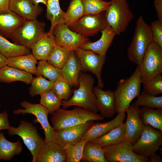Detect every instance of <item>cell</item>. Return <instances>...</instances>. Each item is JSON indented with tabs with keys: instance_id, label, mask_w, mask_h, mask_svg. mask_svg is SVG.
Masks as SVG:
<instances>
[{
	"instance_id": "1",
	"label": "cell",
	"mask_w": 162,
	"mask_h": 162,
	"mask_svg": "<svg viewBox=\"0 0 162 162\" xmlns=\"http://www.w3.org/2000/svg\"><path fill=\"white\" fill-rule=\"evenodd\" d=\"M79 83L78 88L74 90L72 97L67 100H62L63 108L75 106L97 113L96 97L93 91L94 78L90 75L81 71Z\"/></svg>"
},
{
	"instance_id": "2",
	"label": "cell",
	"mask_w": 162,
	"mask_h": 162,
	"mask_svg": "<svg viewBox=\"0 0 162 162\" xmlns=\"http://www.w3.org/2000/svg\"><path fill=\"white\" fill-rule=\"evenodd\" d=\"M100 115L80 107L71 110L60 108L52 114L51 121L55 131L84 123L89 121H101Z\"/></svg>"
},
{
	"instance_id": "3",
	"label": "cell",
	"mask_w": 162,
	"mask_h": 162,
	"mask_svg": "<svg viewBox=\"0 0 162 162\" xmlns=\"http://www.w3.org/2000/svg\"><path fill=\"white\" fill-rule=\"evenodd\" d=\"M141 83L138 66L130 76L119 81L114 91L116 113L125 112L132 100L140 94Z\"/></svg>"
},
{
	"instance_id": "4",
	"label": "cell",
	"mask_w": 162,
	"mask_h": 162,
	"mask_svg": "<svg viewBox=\"0 0 162 162\" xmlns=\"http://www.w3.org/2000/svg\"><path fill=\"white\" fill-rule=\"evenodd\" d=\"M152 41L150 26L146 22L142 16H140L136 21L134 36L127 49L129 59L139 65L146 49Z\"/></svg>"
},
{
	"instance_id": "5",
	"label": "cell",
	"mask_w": 162,
	"mask_h": 162,
	"mask_svg": "<svg viewBox=\"0 0 162 162\" xmlns=\"http://www.w3.org/2000/svg\"><path fill=\"white\" fill-rule=\"evenodd\" d=\"M110 4L105 11L108 25L113 29L116 35L125 31L134 15L125 0H110Z\"/></svg>"
},
{
	"instance_id": "6",
	"label": "cell",
	"mask_w": 162,
	"mask_h": 162,
	"mask_svg": "<svg viewBox=\"0 0 162 162\" xmlns=\"http://www.w3.org/2000/svg\"><path fill=\"white\" fill-rule=\"evenodd\" d=\"M10 136L17 135L23 142L32 155V162H36L38 155L44 142V140L38 133L37 127L25 120L20 121L17 127L11 126L8 130Z\"/></svg>"
},
{
	"instance_id": "7",
	"label": "cell",
	"mask_w": 162,
	"mask_h": 162,
	"mask_svg": "<svg viewBox=\"0 0 162 162\" xmlns=\"http://www.w3.org/2000/svg\"><path fill=\"white\" fill-rule=\"evenodd\" d=\"M142 83L162 72V47L153 41L138 66Z\"/></svg>"
},
{
	"instance_id": "8",
	"label": "cell",
	"mask_w": 162,
	"mask_h": 162,
	"mask_svg": "<svg viewBox=\"0 0 162 162\" xmlns=\"http://www.w3.org/2000/svg\"><path fill=\"white\" fill-rule=\"evenodd\" d=\"M45 23L37 19L26 20L15 31L11 38L13 42L31 49L45 32Z\"/></svg>"
},
{
	"instance_id": "9",
	"label": "cell",
	"mask_w": 162,
	"mask_h": 162,
	"mask_svg": "<svg viewBox=\"0 0 162 162\" xmlns=\"http://www.w3.org/2000/svg\"><path fill=\"white\" fill-rule=\"evenodd\" d=\"M162 145V132L151 126L145 125L140 137L133 144L136 154L148 158L160 149Z\"/></svg>"
},
{
	"instance_id": "10",
	"label": "cell",
	"mask_w": 162,
	"mask_h": 162,
	"mask_svg": "<svg viewBox=\"0 0 162 162\" xmlns=\"http://www.w3.org/2000/svg\"><path fill=\"white\" fill-rule=\"evenodd\" d=\"M107 162H146L148 158L142 156L134 151L133 144L126 140L115 145L103 148Z\"/></svg>"
},
{
	"instance_id": "11",
	"label": "cell",
	"mask_w": 162,
	"mask_h": 162,
	"mask_svg": "<svg viewBox=\"0 0 162 162\" xmlns=\"http://www.w3.org/2000/svg\"><path fill=\"white\" fill-rule=\"evenodd\" d=\"M20 105L23 109L15 110L13 113L15 115L28 113L34 115L36 118V121L40 123L44 130L45 142L54 141L55 131L49 122L48 110L40 103L32 104L26 100L22 101Z\"/></svg>"
},
{
	"instance_id": "12",
	"label": "cell",
	"mask_w": 162,
	"mask_h": 162,
	"mask_svg": "<svg viewBox=\"0 0 162 162\" xmlns=\"http://www.w3.org/2000/svg\"><path fill=\"white\" fill-rule=\"evenodd\" d=\"M105 11L97 14L84 15L68 27L85 37L94 36L107 25Z\"/></svg>"
},
{
	"instance_id": "13",
	"label": "cell",
	"mask_w": 162,
	"mask_h": 162,
	"mask_svg": "<svg viewBox=\"0 0 162 162\" xmlns=\"http://www.w3.org/2000/svg\"><path fill=\"white\" fill-rule=\"evenodd\" d=\"M74 51L83 70L94 74L97 79V87L102 88L104 83L101 74L106 60V55H100L91 50H85L79 48Z\"/></svg>"
},
{
	"instance_id": "14",
	"label": "cell",
	"mask_w": 162,
	"mask_h": 162,
	"mask_svg": "<svg viewBox=\"0 0 162 162\" xmlns=\"http://www.w3.org/2000/svg\"><path fill=\"white\" fill-rule=\"evenodd\" d=\"M52 33L56 45L74 51L82 44L88 41V38L70 29L64 23L56 25Z\"/></svg>"
},
{
	"instance_id": "15",
	"label": "cell",
	"mask_w": 162,
	"mask_h": 162,
	"mask_svg": "<svg viewBox=\"0 0 162 162\" xmlns=\"http://www.w3.org/2000/svg\"><path fill=\"white\" fill-rule=\"evenodd\" d=\"M139 107L130 105L126 110L127 117L124 124L126 140L133 144L140 138L145 125L140 118Z\"/></svg>"
},
{
	"instance_id": "16",
	"label": "cell",
	"mask_w": 162,
	"mask_h": 162,
	"mask_svg": "<svg viewBox=\"0 0 162 162\" xmlns=\"http://www.w3.org/2000/svg\"><path fill=\"white\" fill-rule=\"evenodd\" d=\"M93 123V121H89L82 124L55 131L54 141L62 147L68 144L76 143L80 141L85 132Z\"/></svg>"
},
{
	"instance_id": "17",
	"label": "cell",
	"mask_w": 162,
	"mask_h": 162,
	"mask_svg": "<svg viewBox=\"0 0 162 162\" xmlns=\"http://www.w3.org/2000/svg\"><path fill=\"white\" fill-rule=\"evenodd\" d=\"M126 117L125 112H120L111 121L103 123H94L86 131L80 141H89L104 135L123 122Z\"/></svg>"
},
{
	"instance_id": "18",
	"label": "cell",
	"mask_w": 162,
	"mask_h": 162,
	"mask_svg": "<svg viewBox=\"0 0 162 162\" xmlns=\"http://www.w3.org/2000/svg\"><path fill=\"white\" fill-rule=\"evenodd\" d=\"M93 91L100 115L104 118H112L116 113L114 92L109 90L104 91L97 86L93 87Z\"/></svg>"
},
{
	"instance_id": "19",
	"label": "cell",
	"mask_w": 162,
	"mask_h": 162,
	"mask_svg": "<svg viewBox=\"0 0 162 162\" xmlns=\"http://www.w3.org/2000/svg\"><path fill=\"white\" fill-rule=\"evenodd\" d=\"M100 32L101 36L98 40L93 42L87 41L79 48L91 50L100 55H106L116 34L112 28L108 25Z\"/></svg>"
},
{
	"instance_id": "20",
	"label": "cell",
	"mask_w": 162,
	"mask_h": 162,
	"mask_svg": "<svg viewBox=\"0 0 162 162\" xmlns=\"http://www.w3.org/2000/svg\"><path fill=\"white\" fill-rule=\"evenodd\" d=\"M9 8L11 11L26 20L36 19L43 10L39 5L34 4L32 0H10Z\"/></svg>"
},
{
	"instance_id": "21",
	"label": "cell",
	"mask_w": 162,
	"mask_h": 162,
	"mask_svg": "<svg viewBox=\"0 0 162 162\" xmlns=\"http://www.w3.org/2000/svg\"><path fill=\"white\" fill-rule=\"evenodd\" d=\"M66 159L67 155L63 147L54 141H44L36 162H65Z\"/></svg>"
},
{
	"instance_id": "22",
	"label": "cell",
	"mask_w": 162,
	"mask_h": 162,
	"mask_svg": "<svg viewBox=\"0 0 162 162\" xmlns=\"http://www.w3.org/2000/svg\"><path fill=\"white\" fill-rule=\"evenodd\" d=\"M26 20L11 11L7 13H0V34L6 38H11Z\"/></svg>"
},
{
	"instance_id": "23",
	"label": "cell",
	"mask_w": 162,
	"mask_h": 162,
	"mask_svg": "<svg viewBox=\"0 0 162 162\" xmlns=\"http://www.w3.org/2000/svg\"><path fill=\"white\" fill-rule=\"evenodd\" d=\"M61 69L62 77L71 87L79 86L80 73L84 70L74 51H71L68 60Z\"/></svg>"
},
{
	"instance_id": "24",
	"label": "cell",
	"mask_w": 162,
	"mask_h": 162,
	"mask_svg": "<svg viewBox=\"0 0 162 162\" xmlns=\"http://www.w3.org/2000/svg\"><path fill=\"white\" fill-rule=\"evenodd\" d=\"M56 45L53 34L45 32L31 47L32 54L37 60H47Z\"/></svg>"
},
{
	"instance_id": "25",
	"label": "cell",
	"mask_w": 162,
	"mask_h": 162,
	"mask_svg": "<svg viewBox=\"0 0 162 162\" xmlns=\"http://www.w3.org/2000/svg\"><path fill=\"white\" fill-rule=\"evenodd\" d=\"M125 135L124 124L123 122L104 135L89 141L104 148L126 140Z\"/></svg>"
},
{
	"instance_id": "26",
	"label": "cell",
	"mask_w": 162,
	"mask_h": 162,
	"mask_svg": "<svg viewBox=\"0 0 162 162\" xmlns=\"http://www.w3.org/2000/svg\"><path fill=\"white\" fill-rule=\"evenodd\" d=\"M33 78L30 73L7 65L0 68V82L8 83L21 81L29 84Z\"/></svg>"
},
{
	"instance_id": "27",
	"label": "cell",
	"mask_w": 162,
	"mask_h": 162,
	"mask_svg": "<svg viewBox=\"0 0 162 162\" xmlns=\"http://www.w3.org/2000/svg\"><path fill=\"white\" fill-rule=\"evenodd\" d=\"M37 60L32 53L7 58V65L37 76Z\"/></svg>"
},
{
	"instance_id": "28",
	"label": "cell",
	"mask_w": 162,
	"mask_h": 162,
	"mask_svg": "<svg viewBox=\"0 0 162 162\" xmlns=\"http://www.w3.org/2000/svg\"><path fill=\"white\" fill-rule=\"evenodd\" d=\"M140 116L145 125H149L162 132V109L142 106L139 110Z\"/></svg>"
},
{
	"instance_id": "29",
	"label": "cell",
	"mask_w": 162,
	"mask_h": 162,
	"mask_svg": "<svg viewBox=\"0 0 162 162\" xmlns=\"http://www.w3.org/2000/svg\"><path fill=\"white\" fill-rule=\"evenodd\" d=\"M22 148L20 141L10 142L6 138L3 133H0V160H10L20 154Z\"/></svg>"
},
{
	"instance_id": "30",
	"label": "cell",
	"mask_w": 162,
	"mask_h": 162,
	"mask_svg": "<svg viewBox=\"0 0 162 162\" xmlns=\"http://www.w3.org/2000/svg\"><path fill=\"white\" fill-rule=\"evenodd\" d=\"M46 16L51 22V27L49 31L50 34H53L54 27L57 24L63 23L65 12L60 6L59 0H47Z\"/></svg>"
},
{
	"instance_id": "31",
	"label": "cell",
	"mask_w": 162,
	"mask_h": 162,
	"mask_svg": "<svg viewBox=\"0 0 162 162\" xmlns=\"http://www.w3.org/2000/svg\"><path fill=\"white\" fill-rule=\"evenodd\" d=\"M0 53L7 58L32 52L30 48L11 43L0 34Z\"/></svg>"
},
{
	"instance_id": "32",
	"label": "cell",
	"mask_w": 162,
	"mask_h": 162,
	"mask_svg": "<svg viewBox=\"0 0 162 162\" xmlns=\"http://www.w3.org/2000/svg\"><path fill=\"white\" fill-rule=\"evenodd\" d=\"M81 160L89 162H107L103 148L89 141L84 146Z\"/></svg>"
},
{
	"instance_id": "33",
	"label": "cell",
	"mask_w": 162,
	"mask_h": 162,
	"mask_svg": "<svg viewBox=\"0 0 162 162\" xmlns=\"http://www.w3.org/2000/svg\"><path fill=\"white\" fill-rule=\"evenodd\" d=\"M39 75L47 78L53 83L62 76L61 69L45 60H40L38 63L37 76Z\"/></svg>"
},
{
	"instance_id": "34",
	"label": "cell",
	"mask_w": 162,
	"mask_h": 162,
	"mask_svg": "<svg viewBox=\"0 0 162 162\" xmlns=\"http://www.w3.org/2000/svg\"><path fill=\"white\" fill-rule=\"evenodd\" d=\"M83 15L81 0H71L67 10L65 12L63 23L68 27Z\"/></svg>"
},
{
	"instance_id": "35",
	"label": "cell",
	"mask_w": 162,
	"mask_h": 162,
	"mask_svg": "<svg viewBox=\"0 0 162 162\" xmlns=\"http://www.w3.org/2000/svg\"><path fill=\"white\" fill-rule=\"evenodd\" d=\"M71 51L65 47L56 44L47 61L54 66L61 69L68 60Z\"/></svg>"
},
{
	"instance_id": "36",
	"label": "cell",
	"mask_w": 162,
	"mask_h": 162,
	"mask_svg": "<svg viewBox=\"0 0 162 162\" xmlns=\"http://www.w3.org/2000/svg\"><path fill=\"white\" fill-rule=\"evenodd\" d=\"M40 95V104L46 108L49 113L51 115L62 106V100L56 96L52 89L48 90Z\"/></svg>"
},
{
	"instance_id": "37",
	"label": "cell",
	"mask_w": 162,
	"mask_h": 162,
	"mask_svg": "<svg viewBox=\"0 0 162 162\" xmlns=\"http://www.w3.org/2000/svg\"><path fill=\"white\" fill-rule=\"evenodd\" d=\"M83 8L84 15L95 14L105 11L110 2L103 0H81Z\"/></svg>"
},
{
	"instance_id": "38",
	"label": "cell",
	"mask_w": 162,
	"mask_h": 162,
	"mask_svg": "<svg viewBox=\"0 0 162 162\" xmlns=\"http://www.w3.org/2000/svg\"><path fill=\"white\" fill-rule=\"evenodd\" d=\"M88 141H80L76 143L67 144L63 147L67 155L66 162H80L82 158L84 146Z\"/></svg>"
},
{
	"instance_id": "39",
	"label": "cell",
	"mask_w": 162,
	"mask_h": 162,
	"mask_svg": "<svg viewBox=\"0 0 162 162\" xmlns=\"http://www.w3.org/2000/svg\"><path fill=\"white\" fill-rule=\"evenodd\" d=\"M31 84V86L29 88V93L33 97L40 95L48 90L52 89L53 83L39 75L33 78Z\"/></svg>"
},
{
	"instance_id": "40",
	"label": "cell",
	"mask_w": 162,
	"mask_h": 162,
	"mask_svg": "<svg viewBox=\"0 0 162 162\" xmlns=\"http://www.w3.org/2000/svg\"><path fill=\"white\" fill-rule=\"evenodd\" d=\"M133 105L139 107L142 106L153 109H162V96L150 95L143 91Z\"/></svg>"
},
{
	"instance_id": "41",
	"label": "cell",
	"mask_w": 162,
	"mask_h": 162,
	"mask_svg": "<svg viewBox=\"0 0 162 162\" xmlns=\"http://www.w3.org/2000/svg\"><path fill=\"white\" fill-rule=\"evenodd\" d=\"M52 89L62 100H68L72 93L70 85L62 76L53 83Z\"/></svg>"
},
{
	"instance_id": "42",
	"label": "cell",
	"mask_w": 162,
	"mask_h": 162,
	"mask_svg": "<svg viewBox=\"0 0 162 162\" xmlns=\"http://www.w3.org/2000/svg\"><path fill=\"white\" fill-rule=\"evenodd\" d=\"M142 84L144 88L143 91L149 95L157 96L162 93V76L161 74L156 76Z\"/></svg>"
},
{
	"instance_id": "43",
	"label": "cell",
	"mask_w": 162,
	"mask_h": 162,
	"mask_svg": "<svg viewBox=\"0 0 162 162\" xmlns=\"http://www.w3.org/2000/svg\"><path fill=\"white\" fill-rule=\"evenodd\" d=\"M152 33L153 41L162 47V21L158 19L150 26Z\"/></svg>"
},
{
	"instance_id": "44",
	"label": "cell",
	"mask_w": 162,
	"mask_h": 162,
	"mask_svg": "<svg viewBox=\"0 0 162 162\" xmlns=\"http://www.w3.org/2000/svg\"><path fill=\"white\" fill-rule=\"evenodd\" d=\"M11 127L8 120V114L6 111L0 113V130H9Z\"/></svg>"
},
{
	"instance_id": "45",
	"label": "cell",
	"mask_w": 162,
	"mask_h": 162,
	"mask_svg": "<svg viewBox=\"0 0 162 162\" xmlns=\"http://www.w3.org/2000/svg\"><path fill=\"white\" fill-rule=\"evenodd\" d=\"M158 20L162 21V0H154Z\"/></svg>"
},
{
	"instance_id": "46",
	"label": "cell",
	"mask_w": 162,
	"mask_h": 162,
	"mask_svg": "<svg viewBox=\"0 0 162 162\" xmlns=\"http://www.w3.org/2000/svg\"><path fill=\"white\" fill-rule=\"evenodd\" d=\"M10 0H0V13H7L11 10L9 8Z\"/></svg>"
},
{
	"instance_id": "47",
	"label": "cell",
	"mask_w": 162,
	"mask_h": 162,
	"mask_svg": "<svg viewBox=\"0 0 162 162\" xmlns=\"http://www.w3.org/2000/svg\"><path fill=\"white\" fill-rule=\"evenodd\" d=\"M149 158V161L151 162H162L161 158L156 153L151 155Z\"/></svg>"
},
{
	"instance_id": "48",
	"label": "cell",
	"mask_w": 162,
	"mask_h": 162,
	"mask_svg": "<svg viewBox=\"0 0 162 162\" xmlns=\"http://www.w3.org/2000/svg\"><path fill=\"white\" fill-rule=\"evenodd\" d=\"M7 58L0 53V68L7 65L6 60Z\"/></svg>"
},
{
	"instance_id": "49",
	"label": "cell",
	"mask_w": 162,
	"mask_h": 162,
	"mask_svg": "<svg viewBox=\"0 0 162 162\" xmlns=\"http://www.w3.org/2000/svg\"><path fill=\"white\" fill-rule=\"evenodd\" d=\"M34 4L38 5L39 3H42L46 6L47 5V0H32Z\"/></svg>"
},
{
	"instance_id": "50",
	"label": "cell",
	"mask_w": 162,
	"mask_h": 162,
	"mask_svg": "<svg viewBox=\"0 0 162 162\" xmlns=\"http://www.w3.org/2000/svg\"><path fill=\"white\" fill-rule=\"evenodd\" d=\"M126 0V1H127L128 0Z\"/></svg>"
}]
</instances>
